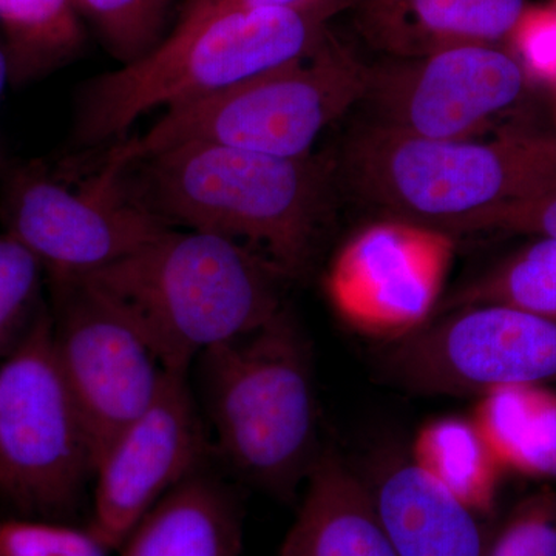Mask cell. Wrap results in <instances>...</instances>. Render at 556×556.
<instances>
[{"instance_id": "24", "label": "cell", "mask_w": 556, "mask_h": 556, "mask_svg": "<svg viewBox=\"0 0 556 556\" xmlns=\"http://www.w3.org/2000/svg\"><path fill=\"white\" fill-rule=\"evenodd\" d=\"M112 552L89 526L47 518L0 521V556H110Z\"/></svg>"}, {"instance_id": "3", "label": "cell", "mask_w": 556, "mask_h": 556, "mask_svg": "<svg viewBox=\"0 0 556 556\" xmlns=\"http://www.w3.org/2000/svg\"><path fill=\"white\" fill-rule=\"evenodd\" d=\"M287 278L240 241L170 228L148 247L75 281L118 311L167 371L189 372L206 351L276 316L283 308Z\"/></svg>"}, {"instance_id": "18", "label": "cell", "mask_w": 556, "mask_h": 556, "mask_svg": "<svg viewBox=\"0 0 556 556\" xmlns=\"http://www.w3.org/2000/svg\"><path fill=\"white\" fill-rule=\"evenodd\" d=\"M470 419L501 466L556 477V396L536 386L496 388Z\"/></svg>"}, {"instance_id": "6", "label": "cell", "mask_w": 556, "mask_h": 556, "mask_svg": "<svg viewBox=\"0 0 556 556\" xmlns=\"http://www.w3.org/2000/svg\"><path fill=\"white\" fill-rule=\"evenodd\" d=\"M368 70L328 33L303 60L206 100L166 110L144 134L105 150L97 170L118 174L135 161L182 142H211L285 159L311 155L320 135L357 108Z\"/></svg>"}, {"instance_id": "11", "label": "cell", "mask_w": 556, "mask_h": 556, "mask_svg": "<svg viewBox=\"0 0 556 556\" xmlns=\"http://www.w3.org/2000/svg\"><path fill=\"white\" fill-rule=\"evenodd\" d=\"M54 353L93 448L94 468L159 396L160 358L118 311L79 281L51 285Z\"/></svg>"}, {"instance_id": "12", "label": "cell", "mask_w": 556, "mask_h": 556, "mask_svg": "<svg viewBox=\"0 0 556 556\" xmlns=\"http://www.w3.org/2000/svg\"><path fill=\"white\" fill-rule=\"evenodd\" d=\"M203 450V422L188 372L167 371L152 405L98 460L90 529L118 551L138 522L195 473Z\"/></svg>"}, {"instance_id": "7", "label": "cell", "mask_w": 556, "mask_h": 556, "mask_svg": "<svg viewBox=\"0 0 556 556\" xmlns=\"http://www.w3.org/2000/svg\"><path fill=\"white\" fill-rule=\"evenodd\" d=\"M93 475L89 433L62 375L46 309L0 362V493L31 517H61Z\"/></svg>"}, {"instance_id": "10", "label": "cell", "mask_w": 556, "mask_h": 556, "mask_svg": "<svg viewBox=\"0 0 556 556\" xmlns=\"http://www.w3.org/2000/svg\"><path fill=\"white\" fill-rule=\"evenodd\" d=\"M0 223L39 260L50 285L80 280L148 247L172 226L94 174L78 192L40 163L3 170Z\"/></svg>"}, {"instance_id": "8", "label": "cell", "mask_w": 556, "mask_h": 556, "mask_svg": "<svg viewBox=\"0 0 556 556\" xmlns=\"http://www.w3.org/2000/svg\"><path fill=\"white\" fill-rule=\"evenodd\" d=\"M387 382L417 394L470 396L556 380V318L484 303L433 316L379 356Z\"/></svg>"}, {"instance_id": "2", "label": "cell", "mask_w": 556, "mask_h": 556, "mask_svg": "<svg viewBox=\"0 0 556 556\" xmlns=\"http://www.w3.org/2000/svg\"><path fill=\"white\" fill-rule=\"evenodd\" d=\"M332 164L336 185L388 222L477 232L490 215L556 185V135L428 139L362 124Z\"/></svg>"}, {"instance_id": "28", "label": "cell", "mask_w": 556, "mask_h": 556, "mask_svg": "<svg viewBox=\"0 0 556 556\" xmlns=\"http://www.w3.org/2000/svg\"><path fill=\"white\" fill-rule=\"evenodd\" d=\"M10 84L9 61H7L5 49H3L2 39H0V100H2L3 90ZM2 155H0V169H2Z\"/></svg>"}, {"instance_id": "9", "label": "cell", "mask_w": 556, "mask_h": 556, "mask_svg": "<svg viewBox=\"0 0 556 556\" xmlns=\"http://www.w3.org/2000/svg\"><path fill=\"white\" fill-rule=\"evenodd\" d=\"M529 89L525 62L507 46L453 47L369 65L365 124L428 139L485 137Z\"/></svg>"}, {"instance_id": "13", "label": "cell", "mask_w": 556, "mask_h": 556, "mask_svg": "<svg viewBox=\"0 0 556 556\" xmlns=\"http://www.w3.org/2000/svg\"><path fill=\"white\" fill-rule=\"evenodd\" d=\"M401 226V225H399ZM420 229L379 230L350 244L328 276V294L343 320L387 342L433 316L448 247Z\"/></svg>"}, {"instance_id": "29", "label": "cell", "mask_w": 556, "mask_h": 556, "mask_svg": "<svg viewBox=\"0 0 556 556\" xmlns=\"http://www.w3.org/2000/svg\"><path fill=\"white\" fill-rule=\"evenodd\" d=\"M555 3H556V0H555Z\"/></svg>"}, {"instance_id": "23", "label": "cell", "mask_w": 556, "mask_h": 556, "mask_svg": "<svg viewBox=\"0 0 556 556\" xmlns=\"http://www.w3.org/2000/svg\"><path fill=\"white\" fill-rule=\"evenodd\" d=\"M47 274L38 258L11 233L0 232V362L27 339L47 309Z\"/></svg>"}, {"instance_id": "27", "label": "cell", "mask_w": 556, "mask_h": 556, "mask_svg": "<svg viewBox=\"0 0 556 556\" xmlns=\"http://www.w3.org/2000/svg\"><path fill=\"white\" fill-rule=\"evenodd\" d=\"M353 3L354 0H185L179 7L177 21L169 33L192 30L211 17L232 10L331 7V9L345 11L350 10Z\"/></svg>"}, {"instance_id": "21", "label": "cell", "mask_w": 556, "mask_h": 556, "mask_svg": "<svg viewBox=\"0 0 556 556\" xmlns=\"http://www.w3.org/2000/svg\"><path fill=\"white\" fill-rule=\"evenodd\" d=\"M484 303L556 318V239L540 237L508 255L450 295L433 316Z\"/></svg>"}, {"instance_id": "5", "label": "cell", "mask_w": 556, "mask_h": 556, "mask_svg": "<svg viewBox=\"0 0 556 556\" xmlns=\"http://www.w3.org/2000/svg\"><path fill=\"white\" fill-rule=\"evenodd\" d=\"M201 401L223 457L252 484L289 500L305 485L318 448L313 356L287 308L262 327L206 351Z\"/></svg>"}, {"instance_id": "20", "label": "cell", "mask_w": 556, "mask_h": 556, "mask_svg": "<svg viewBox=\"0 0 556 556\" xmlns=\"http://www.w3.org/2000/svg\"><path fill=\"white\" fill-rule=\"evenodd\" d=\"M412 459L482 518L495 507L500 460L471 422L463 417H441L420 428Z\"/></svg>"}, {"instance_id": "15", "label": "cell", "mask_w": 556, "mask_h": 556, "mask_svg": "<svg viewBox=\"0 0 556 556\" xmlns=\"http://www.w3.org/2000/svg\"><path fill=\"white\" fill-rule=\"evenodd\" d=\"M397 556H484L481 515L413 459L390 457L365 482Z\"/></svg>"}, {"instance_id": "14", "label": "cell", "mask_w": 556, "mask_h": 556, "mask_svg": "<svg viewBox=\"0 0 556 556\" xmlns=\"http://www.w3.org/2000/svg\"><path fill=\"white\" fill-rule=\"evenodd\" d=\"M353 24L382 58H417L453 47L507 46L527 0H354Z\"/></svg>"}, {"instance_id": "19", "label": "cell", "mask_w": 556, "mask_h": 556, "mask_svg": "<svg viewBox=\"0 0 556 556\" xmlns=\"http://www.w3.org/2000/svg\"><path fill=\"white\" fill-rule=\"evenodd\" d=\"M10 86H27L73 61L86 30L76 0H0Z\"/></svg>"}, {"instance_id": "26", "label": "cell", "mask_w": 556, "mask_h": 556, "mask_svg": "<svg viewBox=\"0 0 556 556\" xmlns=\"http://www.w3.org/2000/svg\"><path fill=\"white\" fill-rule=\"evenodd\" d=\"M477 232L519 233L556 239V185L532 199L495 212L478 226Z\"/></svg>"}, {"instance_id": "1", "label": "cell", "mask_w": 556, "mask_h": 556, "mask_svg": "<svg viewBox=\"0 0 556 556\" xmlns=\"http://www.w3.org/2000/svg\"><path fill=\"white\" fill-rule=\"evenodd\" d=\"M105 175L131 203L172 226L229 237L288 278L308 273L334 197L332 160L182 142Z\"/></svg>"}, {"instance_id": "17", "label": "cell", "mask_w": 556, "mask_h": 556, "mask_svg": "<svg viewBox=\"0 0 556 556\" xmlns=\"http://www.w3.org/2000/svg\"><path fill=\"white\" fill-rule=\"evenodd\" d=\"M243 517L232 493L199 470L175 486L121 544L119 556H240Z\"/></svg>"}, {"instance_id": "16", "label": "cell", "mask_w": 556, "mask_h": 556, "mask_svg": "<svg viewBox=\"0 0 556 556\" xmlns=\"http://www.w3.org/2000/svg\"><path fill=\"white\" fill-rule=\"evenodd\" d=\"M278 556H397L365 481L334 452H321Z\"/></svg>"}, {"instance_id": "4", "label": "cell", "mask_w": 556, "mask_h": 556, "mask_svg": "<svg viewBox=\"0 0 556 556\" xmlns=\"http://www.w3.org/2000/svg\"><path fill=\"white\" fill-rule=\"evenodd\" d=\"M339 13L331 7L232 10L169 33L141 60L87 83L76 102L73 146L118 142L153 110L206 100L303 60Z\"/></svg>"}, {"instance_id": "22", "label": "cell", "mask_w": 556, "mask_h": 556, "mask_svg": "<svg viewBox=\"0 0 556 556\" xmlns=\"http://www.w3.org/2000/svg\"><path fill=\"white\" fill-rule=\"evenodd\" d=\"M177 0H76L105 49L121 64L141 60L169 35Z\"/></svg>"}, {"instance_id": "25", "label": "cell", "mask_w": 556, "mask_h": 556, "mask_svg": "<svg viewBox=\"0 0 556 556\" xmlns=\"http://www.w3.org/2000/svg\"><path fill=\"white\" fill-rule=\"evenodd\" d=\"M484 556H556V493L543 489L522 501L490 536Z\"/></svg>"}]
</instances>
